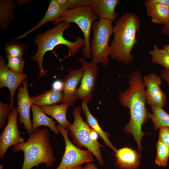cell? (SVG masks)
Returning <instances> with one entry per match:
<instances>
[{"mask_svg":"<svg viewBox=\"0 0 169 169\" xmlns=\"http://www.w3.org/2000/svg\"><path fill=\"white\" fill-rule=\"evenodd\" d=\"M31 108L33 116L32 124L33 132L38 127L45 126L49 127L56 134H59L56 122L52 118L47 116L39 106L32 104Z\"/></svg>","mask_w":169,"mask_h":169,"instance_id":"cell-18","label":"cell"},{"mask_svg":"<svg viewBox=\"0 0 169 169\" xmlns=\"http://www.w3.org/2000/svg\"><path fill=\"white\" fill-rule=\"evenodd\" d=\"M80 106H76L73 114L74 117L73 123L67 129L73 141L79 146L85 147L96 158L101 165L104 162L101 156L100 148L104 146L100 143L97 140L93 138L91 132L93 130L83 120L81 115Z\"/></svg>","mask_w":169,"mask_h":169,"instance_id":"cell-6","label":"cell"},{"mask_svg":"<svg viewBox=\"0 0 169 169\" xmlns=\"http://www.w3.org/2000/svg\"><path fill=\"white\" fill-rule=\"evenodd\" d=\"M156 146L155 163L158 166H165L167 165L169 157V147L159 140Z\"/></svg>","mask_w":169,"mask_h":169,"instance_id":"cell-26","label":"cell"},{"mask_svg":"<svg viewBox=\"0 0 169 169\" xmlns=\"http://www.w3.org/2000/svg\"><path fill=\"white\" fill-rule=\"evenodd\" d=\"M163 49L169 53V44L162 46Z\"/></svg>","mask_w":169,"mask_h":169,"instance_id":"cell-39","label":"cell"},{"mask_svg":"<svg viewBox=\"0 0 169 169\" xmlns=\"http://www.w3.org/2000/svg\"><path fill=\"white\" fill-rule=\"evenodd\" d=\"M88 103L83 101L81 104V110L85 116L86 123L92 129L95 130L103 140L105 144L112 149L115 152L117 150L113 146L109 139L110 136L108 132L103 131L100 126L98 120L90 111L88 106Z\"/></svg>","mask_w":169,"mask_h":169,"instance_id":"cell-20","label":"cell"},{"mask_svg":"<svg viewBox=\"0 0 169 169\" xmlns=\"http://www.w3.org/2000/svg\"><path fill=\"white\" fill-rule=\"evenodd\" d=\"M33 104L39 106L51 105L62 102V91H57L53 89L34 96H31Z\"/></svg>","mask_w":169,"mask_h":169,"instance_id":"cell-21","label":"cell"},{"mask_svg":"<svg viewBox=\"0 0 169 169\" xmlns=\"http://www.w3.org/2000/svg\"><path fill=\"white\" fill-rule=\"evenodd\" d=\"M3 166L2 165H0V169H4L3 168Z\"/></svg>","mask_w":169,"mask_h":169,"instance_id":"cell-41","label":"cell"},{"mask_svg":"<svg viewBox=\"0 0 169 169\" xmlns=\"http://www.w3.org/2000/svg\"><path fill=\"white\" fill-rule=\"evenodd\" d=\"M16 4L13 0L0 1V27L3 29L8 28L15 18L13 12Z\"/></svg>","mask_w":169,"mask_h":169,"instance_id":"cell-22","label":"cell"},{"mask_svg":"<svg viewBox=\"0 0 169 169\" xmlns=\"http://www.w3.org/2000/svg\"><path fill=\"white\" fill-rule=\"evenodd\" d=\"M147 14L151 18L153 23L164 25L169 20V8L156 4L147 11Z\"/></svg>","mask_w":169,"mask_h":169,"instance_id":"cell-24","label":"cell"},{"mask_svg":"<svg viewBox=\"0 0 169 169\" xmlns=\"http://www.w3.org/2000/svg\"><path fill=\"white\" fill-rule=\"evenodd\" d=\"M156 4H161L169 8V0H146L144 2L147 11Z\"/></svg>","mask_w":169,"mask_h":169,"instance_id":"cell-31","label":"cell"},{"mask_svg":"<svg viewBox=\"0 0 169 169\" xmlns=\"http://www.w3.org/2000/svg\"><path fill=\"white\" fill-rule=\"evenodd\" d=\"M158 140L169 147V128L162 127L159 129Z\"/></svg>","mask_w":169,"mask_h":169,"instance_id":"cell-32","label":"cell"},{"mask_svg":"<svg viewBox=\"0 0 169 169\" xmlns=\"http://www.w3.org/2000/svg\"><path fill=\"white\" fill-rule=\"evenodd\" d=\"M12 150L14 152L22 151L23 153L21 169H31L41 163H44L46 167L49 168L56 160L47 127L37 129L29 136L26 141L14 146Z\"/></svg>","mask_w":169,"mask_h":169,"instance_id":"cell-3","label":"cell"},{"mask_svg":"<svg viewBox=\"0 0 169 169\" xmlns=\"http://www.w3.org/2000/svg\"><path fill=\"white\" fill-rule=\"evenodd\" d=\"M113 22L108 19H99L92 25L93 37L90 43L92 62L101 64L104 67L109 64V40L113 34Z\"/></svg>","mask_w":169,"mask_h":169,"instance_id":"cell-5","label":"cell"},{"mask_svg":"<svg viewBox=\"0 0 169 169\" xmlns=\"http://www.w3.org/2000/svg\"><path fill=\"white\" fill-rule=\"evenodd\" d=\"M129 86L120 91L118 96L120 104L130 110L129 122L123 128L125 132L131 134L134 138L139 150H142L141 140L145 134L142 131V126L148 120V111L146 104L145 86L141 72L136 70L128 76Z\"/></svg>","mask_w":169,"mask_h":169,"instance_id":"cell-1","label":"cell"},{"mask_svg":"<svg viewBox=\"0 0 169 169\" xmlns=\"http://www.w3.org/2000/svg\"><path fill=\"white\" fill-rule=\"evenodd\" d=\"M63 87L62 81L57 80L54 82L52 85V89L57 91H63Z\"/></svg>","mask_w":169,"mask_h":169,"instance_id":"cell-34","label":"cell"},{"mask_svg":"<svg viewBox=\"0 0 169 169\" xmlns=\"http://www.w3.org/2000/svg\"><path fill=\"white\" fill-rule=\"evenodd\" d=\"M82 166L81 165H80L74 167L71 169H82Z\"/></svg>","mask_w":169,"mask_h":169,"instance_id":"cell-40","label":"cell"},{"mask_svg":"<svg viewBox=\"0 0 169 169\" xmlns=\"http://www.w3.org/2000/svg\"><path fill=\"white\" fill-rule=\"evenodd\" d=\"M143 81L146 88V104L150 106L163 108L167 101L165 94L160 87L162 83L161 77L155 73H151L144 77Z\"/></svg>","mask_w":169,"mask_h":169,"instance_id":"cell-11","label":"cell"},{"mask_svg":"<svg viewBox=\"0 0 169 169\" xmlns=\"http://www.w3.org/2000/svg\"><path fill=\"white\" fill-rule=\"evenodd\" d=\"M64 12L59 5L57 0H51L44 16L38 23L28 31L13 39V41L23 39L45 23L49 22H54L60 18Z\"/></svg>","mask_w":169,"mask_h":169,"instance_id":"cell-17","label":"cell"},{"mask_svg":"<svg viewBox=\"0 0 169 169\" xmlns=\"http://www.w3.org/2000/svg\"><path fill=\"white\" fill-rule=\"evenodd\" d=\"M151 56V62L161 65L169 70V53L164 49H159L156 45L152 50L149 51Z\"/></svg>","mask_w":169,"mask_h":169,"instance_id":"cell-25","label":"cell"},{"mask_svg":"<svg viewBox=\"0 0 169 169\" xmlns=\"http://www.w3.org/2000/svg\"><path fill=\"white\" fill-rule=\"evenodd\" d=\"M18 112L17 108L12 110L8 121L0 136V158L3 159L8 149L24 142V138L21 136L22 133L18 129L17 124Z\"/></svg>","mask_w":169,"mask_h":169,"instance_id":"cell-10","label":"cell"},{"mask_svg":"<svg viewBox=\"0 0 169 169\" xmlns=\"http://www.w3.org/2000/svg\"><path fill=\"white\" fill-rule=\"evenodd\" d=\"M98 17L92 12L90 6H83L65 11L62 17L53 23L57 24L62 22L76 23L82 31L84 39L83 48L84 56L86 59L91 57L90 37L93 23L97 20Z\"/></svg>","mask_w":169,"mask_h":169,"instance_id":"cell-7","label":"cell"},{"mask_svg":"<svg viewBox=\"0 0 169 169\" xmlns=\"http://www.w3.org/2000/svg\"><path fill=\"white\" fill-rule=\"evenodd\" d=\"M18 113L19 115L20 124H23L29 135L33 132L30 112L32 104L31 97L28 92V82L26 79L23 82V86H19L17 95Z\"/></svg>","mask_w":169,"mask_h":169,"instance_id":"cell-12","label":"cell"},{"mask_svg":"<svg viewBox=\"0 0 169 169\" xmlns=\"http://www.w3.org/2000/svg\"><path fill=\"white\" fill-rule=\"evenodd\" d=\"M71 23L62 22L44 33L38 34L34 38V41L38 46V49L35 54L32 57L31 59L38 63V78L47 75L48 70H45L43 66V60L46 52L53 50L59 45L63 44L67 47L69 55H74L78 52L81 47L84 46V38L78 37L75 41L71 42L64 37V32L70 28Z\"/></svg>","mask_w":169,"mask_h":169,"instance_id":"cell-4","label":"cell"},{"mask_svg":"<svg viewBox=\"0 0 169 169\" xmlns=\"http://www.w3.org/2000/svg\"><path fill=\"white\" fill-rule=\"evenodd\" d=\"M115 153V163L120 169H136L139 167L141 155L132 148L124 147Z\"/></svg>","mask_w":169,"mask_h":169,"instance_id":"cell-15","label":"cell"},{"mask_svg":"<svg viewBox=\"0 0 169 169\" xmlns=\"http://www.w3.org/2000/svg\"><path fill=\"white\" fill-rule=\"evenodd\" d=\"M150 107L152 114L149 111L148 116L153 123L155 129L158 130L162 127L169 128V114L160 107Z\"/></svg>","mask_w":169,"mask_h":169,"instance_id":"cell-23","label":"cell"},{"mask_svg":"<svg viewBox=\"0 0 169 169\" xmlns=\"http://www.w3.org/2000/svg\"><path fill=\"white\" fill-rule=\"evenodd\" d=\"M82 169H99L95 165L94 163L90 162L87 163L84 167Z\"/></svg>","mask_w":169,"mask_h":169,"instance_id":"cell-37","label":"cell"},{"mask_svg":"<svg viewBox=\"0 0 169 169\" xmlns=\"http://www.w3.org/2000/svg\"><path fill=\"white\" fill-rule=\"evenodd\" d=\"M28 47V44H23L12 41L7 44L4 48L6 54L11 56L23 58V54Z\"/></svg>","mask_w":169,"mask_h":169,"instance_id":"cell-27","label":"cell"},{"mask_svg":"<svg viewBox=\"0 0 169 169\" xmlns=\"http://www.w3.org/2000/svg\"><path fill=\"white\" fill-rule=\"evenodd\" d=\"M83 72L82 67L77 69L68 70L67 74L62 80L63 95L62 103L72 106L78 99L77 87L81 81Z\"/></svg>","mask_w":169,"mask_h":169,"instance_id":"cell-14","label":"cell"},{"mask_svg":"<svg viewBox=\"0 0 169 169\" xmlns=\"http://www.w3.org/2000/svg\"><path fill=\"white\" fill-rule=\"evenodd\" d=\"M93 0H68L69 10L83 6H90Z\"/></svg>","mask_w":169,"mask_h":169,"instance_id":"cell-30","label":"cell"},{"mask_svg":"<svg viewBox=\"0 0 169 169\" xmlns=\"http://www.w3.org/2000/svg\"><path fill=\"white\" fill-rule=\"evenodd\" d=\"M29 0H16L18 5L20 6H23L24 4L28 3H29Z\"/></svg>","mask_w":169,"mask_h":169,"instance_id":"cell-38","label":"cell"},{"mask_svg":"<svg viewBox=\"0 0 169 169\" xmlns=\"http://www.w3.org/2000/svg\"><path fill=\"white\" fill-rule=\"evenodd\" d=\"M161 32L163 34L169 36V20L167 23L164 25L161 30Z\"/></svg>","mask_w":169,"mask_h":169,"instance_id":"cell-36","label":"cell"},{"mask_svg":"<svg viewBox=\"0 0 169 169\" xmlns=\"http://www.w3.org/2000/svg\"><path fill=\"white\" fill-rule=\"evenodd\" d=\"M141 25L139 18L132 12L125 13L118 19L113 27L114 37L110 45L111 58L126 64L133 61L131 52L137 42L136 34Z\"/></svg>","mask_w":169,"mask_h":169,"instance_id":"cell-2","label":"cell"},{"mask_svg":"<svg viewBox=\"0 0 169 169\" xmlns=\"http://www.w3.org/2000/svg\"><path fill=\"white\" fill-rule=\"evenodd\" d=\"M57 125L64 139L65 145L61 161L54 169H71L84 163L92 161L93 158L92 153L88 150H81L75 146L68 138L69 130L64 128L59 124Z\"/></svg>","mask_w":169,"mask_h":169,"instance_id":"cell-8","label":"cell"},{"mask_svg":"<svg viewBox=\"0 0 169 169\" xmlns=\"http://www.w3.org/2000/svg\"><path fill=\"white\" fill-rule=\"evenodd\" d=\"M120 3L119 0H93L90 7L93 13L99 19L115 21L118 14L115 8Z\"/></svg>","mask_w":169,"mask_h":169,"instance_id":"cell-16","label":"cell"},{"mask_svg":"<svg viewBox=\"0 0 169 169\" xmlns=\"http://www.w3.org/2000/svg\"><path fill=\"white\" fill-rule=\"evenodd\" d=\"M69 105L63 104L49 106H39L43 112L54 118L58 122L59 124L64 129H68L71 125L66 117V113Z\"/></svg>","mask_w":169,"mask_h":169,"instance_id":"cell-19","label":"cell"},{"mask_svg":"<svg viewBox=\"0 0 169 169\" xmlns=\"http://www.w3.org/2000/svg\"><path fill=\"white\" fill-rule=\"evenodd\" d=\"M82 65L83 72L81 83L78 89L77 97L87 103L92 99L95 89L98 72L97 64L92 62H89L83 58L79 59Z\"/></svg>","mask_w":169,"mask_h":169,"instance_id":"cell-9","label":"cell"},{"mask_svg":"<svg viewBox=\"0 0 169 169\" xmlns=\"http://www.w3.org/2000/svg\"><path fill=\"white\" fill-rule=\"evenodd\" d=\"M60 6L64 11L69 10L68 8V0H57Z\"/></svg>","mask_w":169,"mask_h":169,"instance_id":"cell-35","label":"cell"},{"mask_svg":"<svg viewBox=\"0 0 169 169\" xmlns=\"http://www.w3.org/2000/svg\"><path fill=\"white\" fill-rule=\"evenodd\" d=\"M27 76L24 74L14 72L7 68L4 58L0 57V88H8L10 92V106L13 107V100L15 93L21 84L25 80Z\"/></svg>","mask_w":169,"mask_h":169,"instance_id":"cell-13","label":"cell"},{"mask_svg":"<svg viewBox=\"0 0 169 169\" xmlns=\"http://www.w3.org/2000/svg\"><path fill=\"white\" fill-rule=\"evenodd\" d=\"M8 60L6 64L8 68L14 72L23 74V67L25 62L23 58H18L11 56L6 54Z\"/></svg>","mask_w":169,"mask_h":169,"instance_id":"cell-28","label":"cell"},{"mask_svg":"<svg viewBox=\"0 0 169 169\" xmlns=\"http://www.w3.org/2000/svg\"><path fill=\"white\" fill-rule=\"evenodd\" d=\"M161 77L166 82L169 86V70L164 69L161 71Z\"/></svg>","mask_w":169,"mask_h":169,"instance_id":"cell-33","label":"cell"},{"mask_svg":"<svg viewBox=\"0 0 169 169\" xmlns=\"http://www.w3.org/2000/svg\"><path fill=\"white\" fill-rule=\"evenodd\" d=\"M12 109L10 105L8 103L0 102V129L4 126L6 119L10 115Z\"/></svg>","mask_w":169,"mask_h":169,"instance_id":"cell-29","label":"cell"}]
</instances>
